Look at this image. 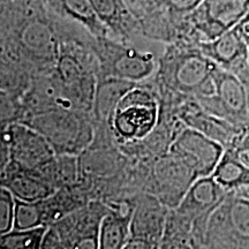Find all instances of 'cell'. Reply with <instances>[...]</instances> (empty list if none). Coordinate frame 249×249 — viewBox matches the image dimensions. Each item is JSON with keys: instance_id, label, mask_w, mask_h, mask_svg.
Returning a JSON list of instances; mask_svg holds the SVG:
<instances>
[{"instance_id": "6da1fadb", "label": "cell", "mask_w": 249, "mask_h": 249, "mask_svg": "<svg viewBox=\"0 0 249 249\" xmlns=\"http://www.w3.org/2000/svg\"><path fill=\"white\" fill-rule=\"evenodd\" d=\"M218 65L197 45L191 48L170 46L158 65L161 86L183 97L198 98L214 93L213 73Z\"/></svg>"}, {"instance_id": "7a4b0ae2", "label": "cell", "mask_w": 249, "mask_h": 249, "mask_svg": "<svg viewBox=\"0 0 249 249\" xmlns=\"http://www.w3.org/2000/svg\"><path fill=\"white\" fill-rule=\"evenodd\" d=\"M54 70L65 97L79 110L92 111L98 82V61L92 50L59 45Z\"/></svg>"}, {"instance_id": "3957f363", "label": "cell", "mask_w": 249, "mask_h": 249, "mask_svg": "<svg viewBox=\"0 0 249 249\" xmlns=\"http://www.w3.org/2000/svg\"><path fill=\"white\" fill-rule=\"evenodd\" d=\"M85 112L59 107L31 117L27 124L45 136L57 155H76L89 145L93 136L92 126Z\"/></svg>"}, {"instance_id": "277c9868", "label": "cell", "mask_w": 249, "mask_h": 249, "mask_svg": "<svg viewBox=\"0 0 249 249\" xmlns=\"http://www.w3.org/2000/svg\"><path fill=\"white\" fill-rule=\"evenodd\" d=\"M204 248L249 249L248 197L227 192L208 218Z\"/></svg>"}, {"instance_id": "5b68a950", "label": "cell", "mask_w": 249, "mask_h": 249, "mask_svg": "<svg viewBox=\"0 0 249 249\" xmlns=\"http://www.w3.org/2000/svg\"><path fill=\"white\" fill-rule=\"evenodd\" d=\"M160 107L152 91L136 85L121 98L112 117L110 128L120 142L148 138L160 123Z\"/></svg>"}, {"instance_id": "8992f818", "label": "cell", "mask_w": 249, "mask_h": 249, "mask_svg": "<svg viewBox=\"0 0 249 249\" xmlns=\"http://www.w3.org/2000/svg\"><path fill=\"white\" fill-rule=\"evenodd\" d=\"M107 208L99 203L79 208L50 225L40 248H99V225Z\"/></svg>"}, {"instance_id": "52a82bcc", "label": "cell", "mask_w": 249, "mask_h": 249, "mask_svg": "<svg viewBox=\"0 0 249 249\" xmlns=\"http://www.w3.org/2000/svg\"><path fill=\"white\" fill-rule=\"evenodd\" d=\"M95 40L91 50L98 61V79L112 76L141 83L157 70L152 53L113 42L108 37Z\"/></svg>"}, {"instance_id": "ba28073f", "label": "cell", "mask_w": 249, "mask_h": 249, "mask_svg": "<svg viewBox=\"0 0 249 249\" xmlns=\"http://www.w3.org/2000/svg\"><path fill=\"white\" fill-rule=\"evenodd\" d=\"M1 152V170L8 161L22 169L33 170L57 155L45 136L27 123L11 124L5 127Z\"/></svg>"}, {"instance_id": "9c48e42d", "label": "cell", "mask_w": 249, "mask_h": 249, "mask_svg": "<svg viewBox=\"0 0 249 249\" xmlns=\"http://www.w3.org/2000/svg\"><path fill=\"white\" fill-rule=\"evenodd\" d=\"M226 194V189H224L213 176L201 177L187 189L178 205L172 208L180 217L193 225L195 248H204L208 218Z\"/></svg>"}, {"instance_id": "30bf717a", "label": "cell", "mask_w": 249, "mask_h": 249, "mask_svg": "<svg viewBox=\"0 0 249 249\" xmlns=\"http://www.w3.org/2000/svg\"><path fill=\"white\" fill-rule=\"evenodd\" d=\"M226 148L205 134L182 124L174 136L169 154L181 160L197 178L213 173Z\"/></svg>"}, {"instance_id": "8fae6325", "label": "cell", "mask_w": 249, "mask_h": 249, "mask_svg": "<svg viewBox=\"0 0 249 249\" xmlns=\"http://www.w3.org/2000/svg\"><path fill=\"white\" fill-rule=\"evenodd\" d=\"M216 90L210 96L195 98L211 114L238 126H249L247 90L244 82L231 71L218 66L213 73Z\"/></svg>"}, {"instance_id": "7c38bea8", "label": "cell", "mask_w": 249, "mask_h": 249, "mask_svg": "<svg viewBox=\"0 0 249 249\" xmlns=\"http://www.w3.org/2000/svg\"><path fill=\"white\" fill-rule=\"evenodd\" d=\"M249 12V0H202L189 21L197 33L198 42L213 40L231 30Z\"/></svg>"}, {"instance_id": "4fadbf2b", "label": "cell", "mask_w": 249, "mask_h": 249, "mask_svg": "<svg viewBox=\"0 0 249 249\" xmlns=\"http://www.w3.org/2000/svg\"><path fill=\"white\" fill-rule=\"evenodd\" d=\"M197 48L219 67L231 71L244 85L249 81V51L247 43L234 27L213 40L197 42Z\"/></svg>"}, {"instance_id": "5bb4252c", "label": "cell", "mask_w": 249, "mask_h": 249, "mask_svg": "<svg viewBox=\"0 0 249 249\" xmlns=\"http://www.w3.org/2000/svg\"><path fill=\"white\" fill-rule=\"evenodd\" d=\"M169 211L155 198H144L134 209L126 249L160 248Z\"/></svg>"}, {"instance_id": "9a60e30c", "label": "cell", "mask_w": 249, "mask_h": 249, "mask_svg": "<svg viewBox=\"0 0 249 249\" xmlns=\"http://www.w3.org/2000/svg\"><path fill=\"white\" fill-rule=\"evenodd\" d=\"M179 119L187 127L205 134L209 138L227 148H232L238 142L248 126H238L226 119L205 111L195 98L188 97L181 105Z\"/></svg>"}, {"instance_id": "2e32d148", "label": "cell", "mask_w": 249, "mask_h": 249, "mask_svg": "<svg viewBox=\"0 0 249 249\" xmlns=\"http://www.w3.org/2000/svg\"><path fill=\"white\" fill-rule=\"evenodd\" d=\"M1 186L11 191L15 198L28 202L44 200L58 192L35 170H27L8 161L1 170Z\"/></svg>"}, {"instance_id": "e0dca14e", "label": "cell", "mask_w": 249, "mask_h": 249, "mask_svg": "<svg viewBox=\"0 0 249 249\" xmlns=\"http://www.w3.org/2000/svg\"><path fill=\"white\" fill-rule=\"evenodd\" d=\"M134 209L135 208L127 203L107 208L99 225V248L120 249L126 247L130 236Z\"/></svg>"}, {"instance_id": "ac0fdd59", "label": "cell", "mask_w": 249, "mask_h": 249, "mask_svg": "<svg viewBox=\"0 0 249 249\" xmlns=\"http://www.w3.org/2000/svg\"><path fill=\"white\" fill-rule=\"evenodd\" d=\"M139 83L119 77H99L93 98L92 113L99 123L110 127L114 111L121 98Z\"/></svg>"}, {"instance_id": "d6986e66", "label": "cell", "mask_w": 249, "mask_h": 249, "mask_svg": "<svg viewBox=\"0 0 249 249\" xmlns=\"http://www.w3.org/2000/svg\"><path fill=\"white\" fill-rule=\"evenodd\" d=\"M48 2L52 11L81 24L95 39L108 37L110 31L98 18L90 0H48Z\"/></svg>"}, {"instance_id": "ffe728a7", "label": "cell", "mask_w": 249, "mask_h": 249, "mask_svg": "<svg viewBox=\"0 0 249 249\" xmlns=\"http://www.w3.org/2000/svg\"><path fill=\"white\" fill-rule=\"evenodd\" d=\"M20 42L24 51L35 58L52 61L55 65L59 45L49 24L39 20L30 21L20 33Z\"/></svg>"}, {"instance_id": "44dd1931", "label": "cell", "mask_w": 249, "mask_h": 249, "mask_svg": "<svg viewBox=\"0 0 249 249\" xmlns=\"http://www.w3.org/2000/svg\"><path fill=\"white\" fill-rule=\"evenodd\" d=\"M211 176L227 192L249 186V166L239 160L231 149H226Z\"/></svg>"}, {"instance_id": "7402d4cb", "label": "cell", "mask_w": 249, "mask_h": 249, "mask_svg": "<svg viewBox=\"0 0 249 249\" xmlns=\"http://www.w3.org/2000/svg\"><path fill=\"white\" fill-rule=\"evenodd\" d=\"M96 13L110 33L126 36L130 28V15L123 0H90Z\"/></svg>"}, {"instance_id": "603a6c76", "label": "cell", "mask_w": 249, "mask_h": 249, "mask_svg": "<svg viewBox=\"0 0 249 249\" xmlns=\"http://www.w3.org/2000/svg\"><path fill=\"white\" fill-rule=\"evenodd\" d=\"M48 225L33 227V229L18 230L4 233L0 236V246L11 249H36L42 247Z\"/></svg>"}, {"instance_id": "cb8c5ba5", "label": "cell", "mask_w": 249, "mask_h": 249, "mask_svg": "<svg viewBox=\"0 0 249 249\" xmlns=\"http://www.w3.org/2000/svg\"><path fill=\"white\" fill-rule=\"evenodd\" d=\"M42 225H46L43 200L28 202L15 198L14 229H33Z\"/></svg>"}, {"instance_id": "d4e9b609", "label": "cell", "mask_w": 249, "mask_h": 249, "mask_svg": "<svg viewBox=\"0 0 249 249\" xmlns=\"http://www.w3.org/2000/svg\"><path fill=\"white\" fill-rule=\"evenodd\" d=\"M15 197L8 188H0V234L14 229Z\"/></svg>"}, {"instance_id": "484cf974", "label": "cell", "mask_w": 249, "mask_h": 249, "mask_svg": "<svg viewBox=\"0 0 249 249\" xmlns=\"http://www.w3.org/2000/svg\"><path fill=\"white\" fill-rule=\"evenodd\" d=\"M202 0H165L171 8L181 13H192Z\"/></svg>"}, {"instance_id": "4316f807", "label": "cell", "mask_w": 249, "mask_h": 249, "mask_svg": "<svg viewBox=\"0 0 249 249\" xmlns=\"http://www.w3.org/2000/svg\"><path fill=\"white\" fill-rule=\"evenodd\" d=\"M236 30L239 31V34L242 36V38L245 39V42L247 43L248 51H249V12L246 17L235 26Z\"/></svg>"}, {"instance_id": "83f0119b", "label": "cell", "mask_w": 249, "mask_h": 249, "mask_svg": "<svg viewBox=\"0 0 249 249\" xmlns=\"http://www.w3.org/2000/svg\"><path fill=\"white\" fill-rule=\"evenodd\" d=\"M231 149L234 152V155L238 157L239 160H241L245 165L249 166V148L247 147H234V148H227Z\"/></svg>"}, {"instance_id": "f1b7e54d", "label": "cell", "mask_w": 249, "mask_h": 249, "mask_svg": "<svg viewBox=\"0 0 249 249\" xmlns=\"http://www.w3.org/2000/svg\"><path fill=\"white\" fill-rule=\"evenodd\" d=\"M238 193H240L241 195L246 196V197L249 198V186L246 187V188H242V189H239V191H236Z\"/></svg>"}, {"instance_id": "f546056e", "label": "cell", "mask_w": 249, "mask_h": 249, "mask_svg": "<svg viewBox=\"0 0 249 249\" xmlns=\"http://www.w3.org/2000/svg\"><path fill=\"white\" fill-rule=\"evenodd\" d=\"M246 90H247V112H248V119H249V81L245 83Z\"/></svg>"}]
</instances>
